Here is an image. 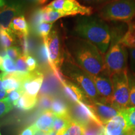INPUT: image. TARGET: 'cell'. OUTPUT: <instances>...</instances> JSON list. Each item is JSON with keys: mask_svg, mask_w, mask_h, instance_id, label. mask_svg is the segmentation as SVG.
Listing matches in <instances>:
<instances>
[{"mask_svg": "<svg viewBox=\"0 0 135 135\" xmlns=\"http://www.w3.org/2000/svg\"><path fill=\"white\" fill-rule=\"evenodd\" d=\"M65 45L77 65L88 74L109 76L103 55L93 44L73 36L68 37Z\"/></svg>", "mask_w": 135, "mask_h": 135, "instance_id": "cell-1", "label": "cell"}, {"mask_svg": "<svg viewBox=\"0 0 135 135\" xmlns=\"http://www.w3.org/2000/svg\"><path fill=\"white\" fill-rule=\"evenodd\" d=\"M73 35L91 42L104 55L110 45L111 30L99 17L80 16L76 20Z\"/></svg>", "mask_w": 135, "mask_h": 135, "instance_id": "cell-2", "label": "cell"}, {"mask_svg": "<svg viewBox=\"0 0 135 135\" xmlns=\"http://www.w3.org/2000/svg\"><path fill=\"white\" fill-rule=\"evenodd\" d=\"M62 72L69 80L75 83L84 93L91 102H101L95 85L88 74L77 65L68 51L65 45V59L62 64Z\"/></svg>", "mask_w": 135, "mask_h": 135, "instance_id": "cell-3", "label": "cell"}, {"mask_svg": "<svg viewBox=\"0 0 135 135\" xmlns=\"http://www.w3.org/2000/svg\"><path fill=\"white\" fill-rule=\"evenodd\" d=\"M125 32L122 31V28L111 31L110 45L104 55V63L109 77L127 70L128 50L120 43Z\"/></svg>", "mask_w": 135, "mask_h": 135, "instance_id": "cell-4", "label": "cell"}, {"mask_svg": "<svg viewBox=\"0 0 135 135\" xmlns=\"http://www.w3.org/2000/svg\"><path fill=\"white\" fill-rule=\"evenodd\" d=\"M99 17L107 21H132L135 18V0H114L104 4Z\"/></svg>", "mask_w": 135, "mask_h": 135, "instance_id": "cell-5", "label": "cell"}, {"mask_svg": "<svg viewBox=\"0 0 135 135\" xmlns=\"http://www.w3.org/2000/svg\"><path fill=\"white\" fill-rule=\"evenodd\" d=\"M110 78L113 86L112 105L120 111L130 107L128 70L111 76Z\"/></svg>", "mask_w": 135, "mask_h": 135, "instance_id": "cell-6", "label": "cell"}, {"mask_svg": "<svg viewBox=\"0 0 135 135\" xmlns=\"http://www.w3.org/2000/svg\"><path fill=\"white\" fill-rule=\"evenodd\" d=\"M50 9L60 11L65 17L71 16H91L93 8L82 4L78 0H53L46 5Z\"/></svg>", "mask_w": 135, "mask_h": 135, "instance_id": "cell-7", "label": "cell"}, {"mask_svg": "<svg viewBox=\"0 0 135 135\" xmlns=\"http://www.w3.org/2000/svg\"><path fill=\"white\" fill-rule=\"evenodd\" d=\"M70 107V114L71 119L80 123L83 126L91 123H97L103 126L94 112L91 104L80 101L71 103Z\"/></svg>", "mask_w": 135, "mask_h": 135, "instance_id": "cell-8", "label": "cell"}, {"mask_svg": "<svg viewBox=\"0 0 135 135\" xmlns=\"http://www.w3.org/2000/svg\"><path fill=\"white\" fill-rule=\"evenodd\" d=\"M43 41H46L48 48L49 55L52 66L60 68L65 59V49L62 48L61 43L60 41V37L56 29L52 30L48 35V38Z\"/></svg>", "mask_w": 135, "mask_h": 135, "instance_id": "cell-9", "label": "cell"}, {"mask_svg": "<svg viewBox=\"0 0 135 135\" xmlns=\"http://www.w3.org/2000/svg\"><path fill=\"white\" fill-rule=\"evenodd\" d=\"M25 4L23 0H8L0 8V29H8L12 20L17 16L23 15Z\"/></svg>", "mask_w": 135, "mask_h": 135, "instance_id": "cell-10", "label": "cell"}, {"mask_svg": "<svg viewBox=\"0 0 135 135\" xmlns=\"http://www.w3.org/2000/svg\"><path fill=\"white\" fill-rule=\"evenodd\" d=\"M89 76L95 85L101 99V102L112 105L113 86L110 77L105 75H89Z\"/></svg>", "mask_w": 135, "mask_h": 135, "instance_id": "cell-11", "label": "cell"}, {"mask_svg": "<svg viewBox=\"0 0 135 135\" xmlns=\"http://www.w3.org/2000/svg\"><path fill=\"white\" fill-rule=\"evenodd\" d=\"M44 80V73L40 70L30 72L23 78L21 88L23 91L32 97H38Z\"/></svg>", "mask_w": 135, "mask_h": 135, "instance_id": "cell-12", "label": "cell"}, {"mask_svg": "<svg viewBox=\"0 0 135 135\" xmlns=\"http://www.w3.org/2000/svg\"><path fill=\"white\" fill-rule=\"evenodd\" d=\"M43 73L44 80L38 93V97L43 95H56L58 91L62 88L61 83L54 75L50 68H46Z\"/></svg>", "mask_w": 135, "mask_h": 135, "instance_id": "cell-13", "label": "cell"}, {"mask_svg": "<svg viewBox=\"0 0 135 135\" xmlns=\"http://www.w3.org/2000/svg\"><path fill=\"white\" fill-rule=\"evenodd\" d=\"M61 90L63 95L70 101L71 103H78L80 101L88 104L91 103L81 89L70 80L62 84Z\"/></svg>", "mask_w": 135, "mask_h": 135, "instance_id": "cell-14", "label": "cell"}, {"mask_svg": "<svg viewBox=\"0 0 135 135\" xmlns=\"http://www.w3.org/2000/svg\"><path fill=\"white\" fill-rule=\"evenodd\" d=\"M91 106L103 126L121 113V111L114 106L104 103L93 102L91 103Z\"/></svg>", "mask_w": 135, "mask_h": 135, "instance_id": "cell-15", "label": "cell"}, {"mask_svg": "<svg viewBox=\"0 0 135 135\" xmlns=\"http://www.w3.org/2000/svg\"><path fill=\"white\" fill-rule=\"evenodd\" d=\"M128 127L125 118L120 113L104 124V133L105 135H126Z\"/></svg>", "mask_w": 135, "mask_h": 135, "instance_id": "cell-16", "label": "cell"}, {"mask_svg": "<svg viewBox=\"0 0 135 135\" xmlns=\"http://www.w3.org/2000/svg\"><path fill=\"white\" fill-rule=\"evenodd\" d=\"M3 73V85L7 94L13 91L21 88L22 81L26 75H22L18 71L11 73ZM27 75V74H26Z\"/></svg>", "mask_w": 135, "mask_h": 135, "instance_id": "cell-17", "label": "cell"}, {"mask_svg": "<svg viewBox=\"0 0 135 135\" xmlns=\"http://www.w3.org/2000/svg\"><path fill=\"white\" fill-rule=\"evenodd\" d=\"M56 114L51 110L44 111L34 123L38 130L48 133L53 130Z\"/></svg>", "mask_w": 135, "mask_h": 135, "instance_id": "cell-18", "label": "cell"}, {"mask_svg": "<svg viewBox=\"0 0 135 135\" xmlns=\"http://www.w3.org/2000/svg\"><path fill=\"white\" fill-rule=\"evenodd\" d=\"M9 28L18 38L29 36L30 27L24 15L15 18L10 23Z\"/></svg>", "mask_w": 135, "mask_h": 135, "instance_id": "cell-19", "label": "cell"}, {"mask_svg": "<svg viewBox=\"0 0 135 135\" xmlns=\"http://www.w3.org/2000/svg\"><path fill=\"white\" fill-rule=\"evenodd\" d=\"M71 120L70 114L65 116L56 115L53 130L56 133L57 135L65 134L68 131Z\"/></svg>", "mask_w": 135, "mask_h": 135, "instance_id": "cell-20", "label": "cell"}, {"mask_svg": "<svg viewBox=\"0 0 135 135\" xmlns=\"http://www.w3.org/2000/svg\"><path fill=\"white\" fill-rule=\"evenodd\" d=\"M70 105L66 103L63 98L56 95L54 96L51 105V110L56 115L65 116L70 114Z\"/></svg>", "mask_w": 135, "mask_h": 135, "instance_id": "cell-21", "label": "cell"}, {"mask_svg": "<svg viewBox=\"0 0 135 135\" xmlns=\"http://www.w3.org/2000/svg\"><path fill=\"white\" fill-rule=\"evenodd\" d=\"M120 43L127 49L135 48V21L128 23L127 30L121 38Z\"/></svg>", "mask_w": 135, "mask_h": 135, "instance_id": "cell-22", "label": "cell"}, {"mask_svg": "<svg viewBox=\"0 0 135 135\" xmlns=\"http://www.w3.org/2000/svg\"><path fill=\"white\" fill-rule=\"evenodd\" d=\"M38 103V97H32L23 92L14 106L23 111H29L33 109Z\"/></svg>", "mask_w": 135, "mask_h": 135, "instance_id": "cell-23", "label": "cell"}, {"mask_svg": "<svg viewBox=\"0 0 135 135\" xmlns=\"http://www.w3.org/2000/svg\"><path fill=\"white\" fill-rule=\"evenodd\" d=\"M16 36L8 29H0V48L3 51L14 46L16 43Z\"/></svg>", "mask_w": 135, "mask_h": 135, "instance_id": "cell-24", "label": "cell"}, {"mask_svg": "<svg viewBox=\"0 0 135 135\" xmlns=\"http://www.w3.org/2000/svg\"><path fill=\"white\" fill-rule=\"evenodd\" d=\"M38 58L40 63L46 68H49L52 66V63L51 62L50 55H49L48 48L47 46L46 41H43V43L40 45L37 50Z\"/></svg>", "mask_w": 135, "mask_h": 135, "instance_id": "cell-25", "label": "cell"}, {"mask_svg": "<svg viewBox=\"0 0 135 135\" xmlns=\"http://www.w3.org/2000/svg\"><path fill=\"white\" fill-rule=\"evenodd\" d=\"M104 126L97 123H91L83 126L82 135H102Z\"/></svg>", "mask_w": 135, "mask_h": 135, "instance_id": "cell-26", "label": "cell"}, {"mask_svg": "<svg viewBox=\"0 0 135 135\" xmlns=\"http://www.w3.org/2000/svg\"><path fill=\"white\" fill-rule=\"evenodd\" d=\"M52 27H53L52 23L43 22L38 25L33 31L38 36L43 38V40H45L48 38V35L51 31Z\"/></svg>", "mask_w": 135, "mask_h": 135, "instance_id": "cell-27", "label": "cell"}, {"mask_svg": "<svg viewBox=\"0 0 135 135\" xmlns=\"http://www.w3.org/2000/svg\"><path fill=\"white\" fill-rule=\"evenodd\" d=\"M54 96L43 95L38 97V106L39 109L43 111L50 110L51 108L52 102H53Z\"/></svg>", "mask_w": 135, "mask_h": 135, "instance_id": "cell-28", "label": "cell"}, {"mask_svg": "<svg viewBox=\"0 0 135 135\" xmlns=\"http://www.w3.org/2000/svg\"><path fill=\"white\" fill-rule=\"evenodd\" d=\"M127 122L128 126L135 127V106H131L121 111Z\"/></svg>", "mask_w": 135, "mask_h": 135, "instance_id": "cell-29", "label": "cell"}, {"mask_svg": "<svg viewBox=\"0 0 135 135\" xmlns=\"http://www.w3.org/2000/svg\"><path fill=\"white\" fill-rule=\"evenodd\" d=\"M2 56L4 58V61H3L2 69H1L2 73H11L17 72L16 64L14 61L9 58L6 55Z\"/></svg>", "mask_w": 135, "mask_h": 135, "instance_id": "cell-30", "label": "cell"}, {"mask_svg": "<svg viewBox=\"0 0 135 135\" xmlns=\"http://www.w3.org/2000/svg\"><path fill=\"white\" fill-rule=\"evenodd\" d=\"M6 55L7 56L11 58L13 61H16L23 55L21 48L16 46H13L11 48L7 49V50L3 51L1 56Z\"/></svg>", "mask_w": 135, "mask_h": 135, "instance_id": "cell-31", "label": "cell"}, {"mask_svg": "<svg viewBox=\"0 0 135 135\" xmlns=\"http://www.w3.org/2000/svg\"><path fill=\"white\" fill-rule=\"evenodd\" d=\"M26 56L22 55L19 58L15 61L17 71L22 75H26L29 73L30 71L28 70V66L26 64Z\"/></svg>", "mask_w": 135, "mask_h": 135, "instance_id": "cell-32", "label": "cell"}, {"mask_svg": "<svg viewBox=\"0 0 135 135\" xmlns=\"http://www.w3.org/2000/svg\"><path fill=\"white\" fill-rule=\"evenodd\" d=\"M44 22L43 20V13L42 11L41 8L35 10L33 13L31 17V27L32 30H34L35 28L40 24Z\"/></svg>", "mask_w": 135, "mask_h": 135, "instance_id": "cell-33", "label": "cell"}, {"mask_svg": "<svg viewBox=\"0 0 135 135\" xmlns=\"http://www.w3.org/2000/svg\"><path fill=\"white\" fill-rule=\"evenodd\" d=\"M83 130V126L80 123L72 119L68 129V133L69 135H82Z\"/></svg>", "mask_w": 135, "mask_h": 135, "instance_id": "cell-34", "label": "cell"}, {"mask_svg": "<svg viewBox=\"0 0 135 135\" xmlns=\"http://www.w3.org/2000/svg\"><path fill=\"white\" fill-rule=\"evenodd\" d=\"M129 104L131 106H135V77L133 75H129Z\"/></svg>", "mask_w": 135, "mask_h": 135, "instance_id": "cell-35", "label": "cell"}, {"mask_svg": "<svg viewBox=\"0 0 135 135\" xmlns=\"http://www.w3.org/2000/svg\"><path fill=\"white\" fill-rule=\"evenodd\" d=\"M13 108V105L8 100L7 98L0 100V118L3 117L9 113Z\"/></svg>", "mask_w": 135, "mask_h": 135, "instance_id": "cell-36", "label": "cell"}, {"mask_svg": "<svg viewBox=\"0 0 135 135\" xmlns=\"http://www.w3.org/2000/svg\"><path fill=\"white\" fill-rule=\"evenodd\" d=\"M23 93V90H22L21 88L16 90L13 91L7 94V97L6 98L8 99V100L13 104V106L15 105V104L16 103V102L18 101V99H20V98L21 97L22 94Z\"/></svg>", "mask_w": 135, "mask_h": 135, "instance_id": "cell-37", "label": "cell"}, {"mask_svg": "<svg viewBox=\"0 0 135 135\" xmlns=\"http://www.w3.org/2000/svg\"><path fill=\"white\" fill-rule=\"evenodd\" d=\"M26 64L28 66V70L30 72L34 71L37 70V68L38 66V61L35 57L32 56L31 55L26 56Z\"/></svg>", "mask_w": 135, "mask_h": 135, "instance_id": "cell-38", "label": "cell"}, {"mask_svg": "<svg viewBox=\"0 0 135 135\" xmlns=\"http://www.w3.org/2000/svg\"><path fill=\"white\" fill-rule=\"evenodd\" d=\"M84 6H91V5L98 4H106L114 0H78Z\"/></svg>", "mask_w": 135, "mask_h": 135, "instance_id": "cell-39", "label": "cell"}, {"mask_svg": "<svg viewBox=\"0 0 135 135\" xmlns=\"http://www.w3.org/2000/svg\"><path fill=\"white\" fill-rule=\"evenodd\" d=\"M129 59V66L131 70L135 73V48L128 49Z\"/></svg>", "mask_w": 135, "mask_h": 135, "instance_id": "cell-40", "label": "cell"}, {"mask_svg": "<svg viewBox=\"0 0 135 135\" xmlns=\"http://www.w3.org/2000/svg\"><path fill=\"white\" fill-rule=\"evenodd\" d=\"M38 131V129H37L35 124H33L31 126H28V127L25 128L20 133L19 135H35Z\"/></svg>", "mask_w": 135, "mask_h": 135, "instance_id": "cell-41", "label": "cell"}, {"mask_svg": "<svg viewBox=\"0 0 135 135\" xmlns=\"http://www.w3.org/2000/svg\"><path fill=\"white\" fill-rule=\"evenodd\" d=\"M7 97V93L3 85V73H0V100H3Z\"/></svg>", "mask_w": 135, "mask_h": 135, "instance_id": "cell-42", "label": "cell"}, {"mask_svg": "<svg viewBox=\"0 0 135 135\" xmlns=\"http://www.w3.org/2000/svg\"><path fill=\"white\" fill-rule=\"evenodd\" d=\"M30 3L36 5H43L48 2V0H28Z\"/></svg>", "mask_w": 135, "mask_h": 135, "instance_id": "cell-43", "label": "cell"}, {"mask_svg": "<svg viewBox=\"0 0 135 135\" xmlns=\"http://www.w3.org/2000/svg\"><path fill=\"white\" fill-rule=\"evenodd\" d=\"M126 135H135V127L128 126L126 129Z\"/></svg>", "mask_w": 135, "mask_h": 135, "instance_id": "cell-44", "label": "cell"}, {"mask_svg": "<svg viewBox=\"0 0 135 135\" xmlns=\"http://www.w3.org/2000/svg\"><path fill=\"white\" fill-rule=\"evenodd\" d=\"M3 61H4V58H3L2 56L0 55V71H1V69H2Z\"/></svg>", "mask_w": 135, "mask_h": 135, "instance_id": "cell-45", "label": "cell"}, {"mask_svg": "<svg viewBox=\"0 0 135 135\" xmlns=\"http://www.w3.org/2000/svg\"><path fill=\"white\" fill-rule=\"evenodd\" d=\"M47 134H48V133H46V132H44V131L38 130L35 135H47Z\"/></svg>", "mask_w": 135, "mask_h": 135, "instance_id": "cell-46", "label": "cell"}, {"mask_svg": "<svg viewBox=\"0 0 135 135\" xmlns=\"http://www.w3.org/2000/svg\"><path fill=\"white\" fill-rule=\"evenodd\" d=\"M6 3V0H0V8L4 6Z\"/></svg>", "mask_w": 135, "mask_h": 135, "instance_id": "cell-47", "label": "cell"}, {"mask_svg": "<svg viewBox=\"0 0 135 135\" xmlns=\"http://www.w3.org/2000/svg\"><path fill=\"white\" fill-rule=\"evenodd\" d=\"M47 135H57V134H56V133L55 131H54L53 130H51V131H50V132L48 133Z\"/></svg>", "mask_w": 135, "mask_h": 135, "instance_id": "cell-48", "label": "cell"}, {"mask_svg": "<svg viewBox=\"0 0 135 135\" xmlns=\"http://www.w3.org/2000/svg\"><path fill=\"white\" fill-rule=\"evenodd\" d=\"M63 135H69V134H68V131H67V132L65 134H63Z\"/></svg>", "mask_w": 135, "mask_h": 135, "instance_id": "cell-49", "label": "cell"}, {"mask_svg": "<svg viewBox=\"0 0 135 135\" xmlns=\"http://www.w3.org/2000/svg\"><path fill=\"white\" fill-rule=\"evenodd\" d=\"M102 135H105V134H104V133H103V134Z\"/></svg>", "mask_w": 135, "mask_h": 135, "instance_id": "cell-50", "label": "cell"}, {"mask_svg": "<svg viewBox=\"0 0 135 135\" xmlns=\"http://www.w3.org/2000/svg\"><path fill=\"white\" fill-rule=\"evenodd\" d=\"M0 135H1V133H0Z\"/></svg>", "mask_w": 135, "mask_h": 135, "instance_id": "cell-51", "label": "cell"}]
</instances>
